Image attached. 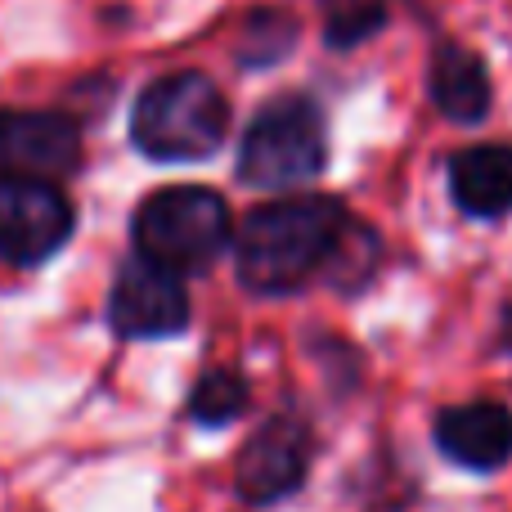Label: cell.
Listing matches in <instances>:
<instances>
[{"instance_id":"obj_7","label":"cell","mask_w":512,"mask_h":512,"mask_svg":"<svg viewBox=\"0 0 512 512\" xmlns=\"http://www.w3.org/2000/svg\"><path fill=\"white\" fill-rule=\"evenodd\" d=\"M81 167V126L68 113L0 108V180H50Z\"/></svg>"},{"instance_id":"obj_14","label":"cell","mask_w":512,"mask_h":512,"mask_svg":"<svg viewBox=\"0 0 512 512\" xmlns=\"http://www.w3.org/2000/svg\"><path fill=\"white\" fill-rule=\"evenodd\" d=\"M292 41H297V23H292L288 14H279V9H265V14H252L248 27H243L239 59L248 63V68H261V63L283 59V54L292 50Z\"/></svg>"},{"instance_id":"obj_6","label":"cell","mask_w":512,"mask_h":512,"mask_svg":"<svg viewBox=\"0 0 512 512\" xmlns=\"http://www.w3.org/2000/svg\"><path fill=\"white\" fill-rule=\"evenodd\" d=\"M77 230L68 194L50 180H0V261L41 265Z\"/></svg>"},{"instance_id":"obj_8","label":"cell","mask_w":512,"mask_h":512,"mask_svg":"<svg viewBox=\"0 0 512 512\" xmlns=\"http://www.w3.org/2000/svg\"><path fill=\"white\" fill-rule=\"evenodd\" d=\"M108 324L126 342L176 337L189 328V292L180 274H167L149 261H126L108 292Z\"/></svg>"},{"instance_id":"obj_2","label":"cell","mask_w":512,"mask_h":512,"mask_svg":"<svg viewBox=\"0 0 512 512\" xmlns=\"http://www.w3.org/2000/svg\"><path fill=\"white\" fill-rule=\"evenodd\" d=\"M230 135V104L207 72L180 68L149 81L131 108V140L153 162L212 158Z\"/></svg>"},{"instance_id":"obj_3","label":"cell","mask_w":512,"mask_h":512,"mask_svg":"<svg viewBox=\"0 0 512 512\" xmlns=\"http://www.w3.org/2000/svg\"><path fill=\"white\" fill-rule=\"evenodd\" d=\"M131 239L140 261L158 265L167 274H203L212 261L230 248L234 221L230 207L216 189L203 185H171L149 194L135 207Z\"/></svg>"},{"instance_id":"obj_9","label":"cell","mask_w":512,"mask_h":512,"mask_svg":"<svg viewBox=\"0 0 512 512\" xmlns=\"http://www.w3.org/2000/svg\"><path fill=\"white\" fill-rule=\"evenodd\" d=\"M436 450L463 472H490L508 468L512 459V409L499 400H463L445 405L432 423Z\"/></svg>"},{"instance_id":"obj_5","label":"cell","mask_w":512,"mask_h":512,"mask_svg":"<svg viewBox=\"0 0 512 512\" xmlns=\"http://www.w3.org/2000/svg\"><path fill=\"white\" fill-rule=\"evenodd\" d=\"M315 463V432L297 414H274L248 436L234 459V490L243 504L270 508L297 495Z\"/></svg>"},{"instance_id":"obj_13","label":"cell","mask_w":512,"mask_h":512,"mask_svg":"<svg viewBox=\"0 0 512 512\" xmlns=\"http://www.w3.org/2000/svg\"><path fill=\"white\" fill-rule=\"evenodd\" d=\"M324 9V41L337 50L369 41L373 32H382L391 14V0H319Z\"/></svg>"},{"instance_id":"obj_4","label":"cell","mask_w":512,"mask_h":512,"mask_svg":"<svg viewBox=\"0 0 512 512\" xmlns=\"http://www.w3.org/2000/svg\"><path fill=\"white\" fill-rule=\"evenodd\" d=\"M328 167V126L310 95H279L248 122L239 176L252 189H297Z\"/></svg>"},{"instance_id":"obj_11","label":"cell","mask_w":512,"mask_h":512,"mask_svg":"<svg viewBox=\"0 0 512 512\" xmlns=\"http://www.w3.org/2000/svg\"><path fill=\"white\" fill-rule=\"evenodd\" d=\"M432 99L450 122L477 126L490 113V68L477 50H468L463 41H441L432 50V72H427Z\"/></svg>"},{"instance_id":"obj_12","label":"cell","mask_w":512,"mask_h":512,"mask_svg":"<svg viewBox=\"0 0 512 512\" xmlns=\"http://www.w3.org/2000/svg\"><path fill=\"white\" fill-rule=\"evenodd\" d=\"M252 405V387L239 369H207L189 391V418L198 427H230Z\"/></svg>"},{"instance_id":"obj_15","label":"cell","mask_w":512,"mask_h":512,"mask_svg":"<svg viewBox=\"0 0 512 512\" xmlns=\"http://www.w3.org/2000/svg\"><path fill=\"white\" fill-rule=\"evenodd\" d=\"M499 351L512 355V292L504 297V310H499Z\"/></svg>"},{"instance_id":"obj_1","label":"cell","mask_w":512,"mask_h":512,"mask_svg":"<svg viewBox=\"0 0 512 512\" xmlns=\"http://www.w3.org/2000/svg\"><path fill=\"white\" fill-rule=\"evenodd\" d=\"M234 265L256 297H288L319 279L333 288H360L378 265V239L346 212L342 198H274L243 216Z\"/></svg>"},{"instance_id":"obj_10","label":"cell","mask_w":512,"mask_h":512,"mask_svg":"<svg viewBox=\"0 0 512 512\" xmlns=\"http://www.w3.org/2000/svg\"><path fill=\"white\" fill-rule=\"evenodd\" d=\"M450 198L463 216L499 221L512 212V149L477 144L450 158Z\"/></svg>"}]
</instances>
